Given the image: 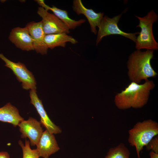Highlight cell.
Wrapping results in <instances>:
<instances>
[{"instance_id": "17", "label": "cell", "mask_w": 158, "mask_h": 158, "mask_svg": "<svg viewBox=\"0 0 158 158\" xmlns=\"http://www.w3.org/2000/svg\"><path fill=\"white\" fill-rule=\"evenodd\" d=\"M128 150L122 143L110 148L104 158H129Z\"/></svg>"}, {"instance_id": "12", "label": "cell", "mask_w": 158, "mask_h": 158, "mask_svg": "<svg viewBox=\"0 0 158 158\" xmlns=\"http://www.w3.org/2000/svg\"><path fill=\"white\" fill-rule=\"evenodd\" d=\"M73 8L77 14H82L86 17L90 25L91 32L95 35L96 34V27L99 28L103 17L104 13H96L92 9L87 8L81 0H73Z\"/></svg>"}, {"instance_id": "15", "label": "cell", "mask_w": 158, "mask_h": 158, "mask_svg": "<svg viewBox=\"0 0 158 158\" xmlns=\"http://www.w3.org/2000/svg\"><path fill=\"white\" fill-rule=\"evenodd\" d=\"M23 120L18 109L10 103L0 108V121L10 123L15 127Z\"/></svg>"}, {"instance_id": "19", "label": "cell", "mask_w": 158, "mask_h": 158, "mask_svg": "<svg viewBox=\"0 0 158 158\" xmlns=\"http://www.w3.org/2000/svg\"><path fill=\"white\" fill-rule=\"evenodd\" d=\"M148 150H151L154 152L158 153V138H153L146 146Z\"/></svg>"}, {"instance_id": "9", "label": "cell", "mask_w": 158, "mask_h": 158, "mask_svg": "<svg viewBox=\"0 0 158 158\" xmlns=\"http://www.w3.org/2000/svg\"><path fill=\"white\" fill-rule=\"evenodd\" d=\"M30 103L35 107L40 116L41 124L48 131L52 134H57L61 132L59 127L56 125L48 116L43 107L42 101L38 98L36 90H31L30 91Z\"/></svg>"}, {"instance_id": "4", "label": "cell", "mask_w": 158, "mask_h": 158, "mask_svg": "<svg viewBox=\"0 0 158 158\" xmlns=\"http://www.w3.org/2000/svg\"><path fill=\"white\" fill-rule=\"evenodd\" d=\"M135 16L139 20V23L136 27L141 28V31L136 38V49L138 50L145 49L153 51L158 50V43L154 39L152 31L153 23L158 18L157 14L152 10L143 17Z\"/></svg>"}, {"instance_id": "5", "label": "cell", "mask_w": 158, "mask_h": 158, "mask_svg": "<svg viewBox=\"0 0 158 158\" xmlns=\"http://www.w3.org/2000/svg\"><path fill=\"white\" fill-rule=\"evenodd\" d=\"M122 14L109 18L105 16L102 19L97 33L96 40L97 45L104 37L111 35H122L130 39L135 42L136 35L139 34V32L133 33L126 32L121 30L119 28L118 23Z\"/></svg>"}, {"instance_id": "8", "label": "cell", "mask_w": 158, "mask_h": 158, "mask_svg": "<svg viewBox=\"0 0 158 158\" xmlns=\"http://www.w3.org/2000/svg\"><path fill=\"white\" fill-rule=\"evenodd\" d=\"M41 123L35 119L30 117L18 125L22 138H28L31 146L37 145L43 132Z\"/></svg>"}, {"instance_id": "1", "label": "cell", "mask_w": 158, "mask_h": 158, "mask_svg": "<svg viewBox=\"0 0 158 158\" xmlns=\"http://www.w3.org/2000/svg\"><path fill=\"white\" fill-rule=\"evenodd\" d=\"M154 87L152 80H147L142 84L131 82L124 90L116 95L115 104L120 109L141 108L147 103L150 91Z\"/></svg>"}, {"instance_id": "3", "label": "cell", "mask_w": 158, "mask_h": 158, "mask_svg": "<svg viewBox=\"0 0 158 158\" xmlns=\"http://www.w3.org/2000/svg\"><path fill=\"white\" fill-rule=\"evenodd\" d=\"M128 142L136 149L138 158L143 147L158 134V124L151 119L137 123L128 131Z\"/></svg>"}, {"instance_id": "20", "label": "cell", "mask_w": 158, "mask_h": 158, "mask_svg": "<svg viewBox=\"0 0 158 158\" xmlns=\"http://www.w3.org/2000/svg\"><path fill=\"white\" fill-rule=\"evenodd\" d=\"M0 158H10L8 153L6 152H0Z\"/></svg>"}, {"instance_id": "14", "label": "cell", "mask_w": 158, "mask_h": 158, "mask_svg": "<svg viewBox=\"0 0 158 158\" xmlns=\"http://www.w3.org/2000/svg\"><path fill=\"white\" fill-rule=\"evenodd\" d=\"M36 1L41 7L47 11L50 10L54 14L59 18L69 29H74L81 25L85 21V19L76 20L71 19L69 17L68 12L66 10L59 9L54 6L50 7L46 4L44 0H37Z\"/></svg>"}, {"instance_id": "11", "label": "cell", "mask_w": 158, "mask_h": 158, "mask_svg": "<svg viewBox=\"0 0 158 158\" xmlns=\"http://www.w3.org/2000/svg\"><path fill=\"white\" fill-rule=\"evenodd\" d=\"M9 40L18 48L23 50H34L32 40L26 27L15 28L11 31Z\"/></svg>"}, {"instance_id": "2", "label": "cell", "mask_w": 158, "mask_h": 158, "mask_svg": "<svg viewBox=\"0 0 158 158\" xmlns=\"http://www.w3.org/2000/svg\"><path fill=\"white\" fill-rule=\"evenodd\" d=\"M153 50L142 51L137 49L132 53L127 62L129 79L138 84L150 78H154L157 73L152 67L150 61L153 56Z\"/></svg>"}, {"instance_id": "16", "label": "cell", "mask_w": 158, "mask_h": 158, "mask_svg": "<svg viewBox=\"0 0 158 158\" xmlns=\"http://www.w3.org/2000/svg\"><path fill=\"white\" fill-rule=\"evenodd\" d=\"M67 34L62 33L45 35L44 41L48 48L52 49L57 47H65L67 42L72 44L78 43L75 39Z\"/></svg>"}, {"instance_id": "6", "label": "cell", "mask_w": 158, "mask_h": 158, "mask_svg": "<svg viewBox=\"0 0 158 158\" xmlns=\"http://www.w3.org/2000/svg\"><path fill=\"white\" fill-rule=\"evenodd\" d=\"M0 59L5 62V66L13 71L17 80L22 83L23 89L36 90V83L35 78L32 73L27 69L24 64L20 62H13L1 53H0Z\"/></svg>"}, {"instance_id": "18", "label": "cell", "mask_w": 158, "mask_h": 158, "mask_svg": "<svg viewBox=\"0 0 158 158\" xmlns=\"http://www.w3.org/2000/svg\"><path fill=\"white\" fill-rule=\"evenodd\" d=\"M18 144L22 149L23 158H39L40 157L37 149L31 148L29 141L26 140L24 144L20 140L18 141Z\"/></svg>"}, {"instance_id": "13", "label": "cell", "mask_w": 158, "mask_h": 158, "mask_svg": "<svg viewBox=\"0 0 158 158\" xmlns=\"http://www.w3.org/2000/svg\"><path fill=\"white\" fill-rule=\"evenodd\" d=\"M36 146L40 157L43 158H49L60 150L54 135L47 130L43 131Z\"/></svg>"}, {"instance_id": "21", "label": "cell", "mask_w": 158, "mask_h": 158, "mask_svg": "<svg viewBox=\"0 0 158 158\" xmlns=\"http://www.w3.org/2000/svg\"><path fill=\"white\" fill-rule=\"evenodd\" d=\"M150 158H158V153H156L152 151L150 152Z\"/></svg>"}, {"instance_id": "7", "label": "cell", "mask_w": 158, "mask_h": 158, "mask_svg": "<svg viewBox=\"0 0 158 158\" xmlns=\"http://www.w3.org/2000/svg\"><path fill=\"white\" fill-rule=\"evenodd\" d=\"M37 13L42 18L43 28L45 35L69 33V28L54 14L50 13L41 6L38 8Z\"/></svg>"}, {"instance_id": "10", "label": "cell", "mask_w": 158, "mask_h": 158, "mask_svg": "<svg viewBox=\"0 0 158 158\" xmlns=\"http://www.w3.org/2000/svg\"><path fill=\"white\" fill-rule=\"evenodd\" d=\"M32 40L34 50L42 55L47 54L48 48L44 41L45 35L42 21L29 23L26 25Z\"/></svg>"}]
</instances>
